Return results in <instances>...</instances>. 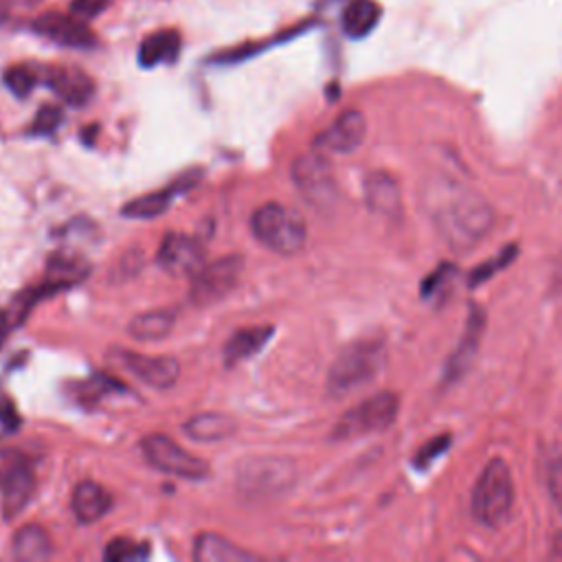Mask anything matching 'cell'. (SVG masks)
I'll list each match as a JSON object with an SVG mask.
<instances>
[{
  "label": "cell",
  "instance_id": "20",
  "mask_svg": "<svg viewBox=\"0 0 562 562\" xmlns=\"http://www.w3.org/2000/svg\"><path fill=\"white\" fill-rule=\"evenodd\" d=\"M88 274V263L77 257V255H68V252H57L55 257H50L48 268H46V277L42 283V290L46 294L70 288L75 283H81V279Z\"/></svg>",
  "mask_w": 562,
  "mask_h": 562
},
{
  "label": "cell",
  "instance_id": "5",
  "mask_svg": "<svg viewBox=\"0 0 562 562\" xmlns=\"http://www.w3.org/2000/svg\"><path fill=\"white\" fill-rule=\"evenodd\" d=\"M400 411V397L391 391H380L367 400H362L358 406L349 408L334 426L331 437L334 439H353L367 432H380L386 430Z\"/></svg>",
  "mask_w": 562,
  "mask_h": 562
},
{
  "label": "cell",
  "instance_id": "9",
  "mask_svg": "<svg viewBox=\"0 0 562 562\" xmlns=\"http://www.w3.org/2000/svg\"><path fill=\"white\" fill-rule=\"evenodd\" d=\"M244 259L239 255H226L211 263H204L191 281V301L195 305H209L224 299L239 281Z\"/></svg>",
  "mask_w": 562,
  "mask_h": 562
},
{
  "label": "cell",
  "instance_id": "1",
  "mask_svg": "<svg viewBox=\"0 0 562 562\" xmlns=\"http://www.w3.org/2000/svg\"><path fill=\"white\" fill-rule=\"evenodd\" d=\"M424 206L452 250H468L494 226L492 204L470 187L437 178L424 187Z\"/></svg>",
  "mask_w": 562,
  "mask_h": 562
},
{
  "label": "cell",
  "instance_id": "14",
  "mask_svg": "<svg viewBox=\"0 0 562 562\" xmlns=\"http://www.w3.org/2000/svg\"><path fill=\"white\" fill-rule=\"evenodd\" d=\"M483 329H485V312H483L479 305H470L465 331L461 334L459 345L454 347L452 356H450L448 362H446V369H443V384L457 382V380H461V378L470 371L472 362L476 360L479 347H481Z\"/></svg>",
  "mask_w": 562,
  "mask_h": 562
},
{
  "label": "cell",
  "instance_id": "17",
  "mask_svg": "<svg viewBox=\"0 0 562 562\" xmlns=\"http://www.w3.org/2000/svg\"><path fill=\"white\" fill-rule=\"evenodd\" d=\"M364 202L367 206L389 220L402 215V193L395 178L386 171H371L364 178Z\"/></svg>",
  "mask_w": 562,
  "mask_h": 562
},
{
  "label": "cell",
  "instance_id": "23",
  "mask_svg": "<svg viewBox=\"0 0 562 562\" xmlns=\"http://www.w3.org/2000/svg\"><path fill=\"white\" fill-rule=\"evenodd\" d=\"M270 336H272L270 325H252V327H246V329H237L224 347L226 362L231 364V362H239V360H246V358L255 356L268 342Z\"/></svg>",
  "mask_w": 562,
  "mask_h": 562
},
{
  "label": "cell",
  "instance_id": "6",
  "mask_svg": "<svg viewBox=\"0 0 562 562\" xmlns=\"http://www.w3.org/2000/svg\"><path fill=\"white\" fill-rule=\"evenodd\" d=\"M292 178L303 198L318 211H329L338 202V187L329 160L323 151L303 154L292 165Z\"/></svg>",
  "mask_w": 562,
  "mask_h": 562
},
{
  "label": "cell",
  "instance_id": "32",
  "mask_svg": "<svg viewBox=\"0 0 562 562\" xmlns=\"http://www.w3.org/2000/svg\"><path fill=\"white\" fill-rule=\"evenodd\" d=\"M450 448V435L432 437L426 446H422L415 454V468H428L435 459H439Z\"/></svg>",
  "mask_w": 562,
  "mask_h": 562
},
{
  "label": "cell",
  "instance_id": "34",
  "mask_svg": "<svg viewBox=\"0 0 562 562\" xmlns=\"http://www.w3.org/2000/svg\"><path fill=\"white\" fill-rule=\"evenodd\" d=\"M61 123V110L55 105H44L31 125V134H50Z\"/></svg>",
  "mask_w": 562,
  "mask_h": 562
},
{
  "label": "cell",
  "instance_id": "36",
  "mask_svg": "<svg viewBox=\"0 0 562 562\" xmlns=\"http://www.w3.org/2000/svg\"><path fill=\"white\" fill-rule=\"evenodd\" d=\"M551 558L562 560V531H558V536L553 538V544H551Z\"/></svg>",
  "mask_w": 562,
  "mask_h": 562
},
{
  "label": "cell",
  "instance_id": "7",
  "mask_svg": "<svg viewBox=\"0 0 562 562\" xmlns=\"http://www.w3.org/2000/svg\"><path fill=\"white\" fill-rule=\"evenodd\" d=\"M140 450L156 470L167 472L171 476L200 481L209 474V463L204 459L191 454L167 435H147L140 441Z\"/></svg>",
  "mask_w": 562,
  "mask_h": 562
},
{
  "label": "cell",
  "instance_id": "2",
  "mask_svg": "<svg viewBox=\"0 0 562 562\" xmlns=\"http://www.w3.org/2000/svg\"><path fill=\"white\" fill-rule=\"evenodd\" d=\"M512 505H514V479H512L509 465L503 459H492L474 483L472 514L481 525L496 529L509 518Z\"/></svg>",
  "mask_w": 562,
  "mask_h": 562
},
{
  "label": "cell",
  "instance_id": "12",
  "mask_svg": "<svg viewBox=\"0 0 562 562\" xmlns=\"http://www.w3.org/2000/svg\"><path fill=\"white\" fill-rule=\"evenodd\" d=\"M367 119L358 110H345L314 138V149L323 154H349L364 140Z\"/></svg>",
  "mask_w": 562,
  "mask_h": 562
},
{
  "label": "cell",
  "instance_id": "24",
  "mask_svg": "<svg viewBox=\"0 0 562 562\" xmlns=\"http://www.w3.org/2000/svg\"><path fill=\"white\" fill-rule=\"evenodd\" d=\"M53 542L40 525H26L13 536V555L22 562H40L50 558Z\"/></svg>",
  "mask_w": 562,
  "mask_h": 562
},
{
  "label": "cell",
  "instance_id": "28",
  "mask_svg": "<svg viewBox=\"0 0 562 562\" xmlns=\"http://www.w3.org/2000/svg\"><path fill=\"white\" fill-rule=\"evenodd\" d=\"M516 255H518L516 244H507L494 259H487V261H483L476 270H472V274H470V279H468V285H470V288L481 285V283L487 281L492 274H496L498 270L507 268V266L514 261Z\"/></svg>",
  "mask_w": 562,
  "mask_h": 562
},
{
  "label": "cell",
  "instance_id": "18",
  "mask_svg": "<svg viewBox=\"0 0 562 562\" xmlns=\"http://www.w3.org/2000/svg\"><path fill=\"white\" fill-rule=\"evenodd\" d=\"M70 505H72V514L77 516V520L97 522L110 512L112 496L103 485H99L94 481H81L72 492Z\"/></svg>",
  "mask_w": 562,
  "mask_h": 562
},
{
  "label": "cell",
  "instance_id": "30",
  "mask_svg": "<svg viewBox=\"0 0 562 562\" xmlns=\"http://www.w3.org/2000/svg\"><path fill=\"white\" fill-rule=\"evenodd\" d=\"M454 266L452 263H439L424 281H422V285H419V292H422V296L424 299H435L437 294H441V290L446 288V285H450V281H452V277H454Z\"/></svg>",
  "mask_w": 562,
  "mask_h": 562
},
{
  "label": "cell",
  "instance_id": "4",
  "mask_svg": "<svg viewBox=\"0 0 562 562\" xmlns=\"http://www.w3.org/2000/svg\"><path fill=\"white\" fill-rule=\"evenodd\" d=\"M384 345L380 340H356L331 362L327 386L331 395H347L371 382L384 367Z\"/></svg>",
  "mask_w": 562,
  "mask_h": 562
},
{
  "label": "cell",
  "instance_id": "21",
  "mask_svg": "<svg viewBox=\"0 0 562 562\" xmlns=\"http://www.w3.org/2000/svg\"><path fill=\"white\" fill-rule=\"evenodd\" d=\"M237 430V422L226 415V413H217V411H206V413H198L193 415L189 422H184V432L195 439V441H224L228 439L233 432Z\"/></svg>",
  "mask_w": 562,
  "mask_h": 562
},
{
  "label": "cell",
  "instance_id": "8",
  "mask_svg": "<svg viewBox=\"0 0 562 562\" xmlns=\"http://www.w3.org/2000/svg\"><path fill=\"white\" fill-rule=\"evenodd\" d=\"M35 492V474L31 461L13 448L0 450V496L7 518H13L31 501Z\"/></svg>",
  "mask_w": 562,
  "mask_h": 562
},
{
  "label": "cell",
  "instance_id": "27",
  "mask_svg": "<svg viewBox=\"0 0 562 562\" xmlns=\"http://www.w3.org/2000/svg\"><path fill=\"white\" fill-rule=\"evenodd\" d=\"M182 189H187V182H178V184H171L169 189H160V191H154V193H147V195H140L132 202H127L123 206V215L125 217H134V220H147V217H156L160 215L173 200L176 193H180Z\"/></svg>",
  "mask_w": 562,
  "mask_h": 562
},
{
  "label": "cell",
  "instance_id": "19",
  "mask_svg": "<svg viewBox=\"0 0 562 562\" xmlns=\"http://www.w3.org/2000/svg\"><path fill=\"white\" fill-rule=\"evenodd\" d=\"M193 558L198 562H250L257 555L233 544L228 538L220 533L204 531L193 542Z\"/></svg>",
  "mask_w": 562,
  "mask_h": 562
},
{
  "label": "cell",
  "instance_id": "26",
  "mask_svg": "<svg viewBox=\"0 0 562 562\" xmlns=\"http://www.w3.org/2000/svg\"><path fill=\"white\" fill-rule=\"evenodd\" d=\"M173 323H176L173 312L151 310V312H143V314L134 316L127 325V331L136 340H160V338L169 336V331L173 329Z\"/></svg>",
  "mask_w": 562,
  "mask_h": 562
},
{
  "label": "cell",
  "instance_id": "13",
  "mask_svg": "<svg viewBox=\"0 0 562 562\" xmlns=\"http://www.w3.org/2000/svg\"><path fill=\"white\" fill-rule=\"evenodd\" d=\"M33 31L61 46H70V48L94 46V33L75 13H55V11L42 13L33 22Z\"/></svg>",
  "mask_w": 562,
  "mask_h": 562
},
{
  "label": "cell",
  "instance_id": "22",
  "mask_svg": "<svg viewBox=\"0 0 562 562\" xmlns=\"http://www.w3.org/2000/svg\"><path fill=\"white\" fill-rule=\"evenodd\" d=\"M382 9L375 0H351L342 11V31L353 37H367L380 22Z\"/></svg>",
  "mask_w": 562,
  "mask_h": 562
},
{
  "label": "cell",
  "instance_id": "29",
  "mask_svg": "<svg viewBox=\"0 0 562 562\" xmlns=\"http://www.w3.org/2000/svg\"><path fill=\"white\" fill-rule=\"evenodd\" d=\"M4 83L7 88L15 94V97H26L35 83H37V75L33 72V68L24 66V64H18V66H11L7 72H4Z\"/></svg>",
  "mask_w": 562,
  "mask_h": 562
},
{
  "label": "cell",
  "instance_id": "25",
  "mask_svg": "<svg viewBox=\"0 0 562 562\" xmlns=\"http://www.w3.org/2000/svg\"><path fill=\"white\" fill-rule=\"evenodd\" d=\"M178 50H180V35H178V31H171V29L156 31L149 37L143 40V44L138 48V61H140V66L151 68L156 64L176 59Z\"/></svg>",
  "mask_w": 562,
  "mask_h": 562
},
{
  "label": "cell",
  "instance_id": "10",
  "mask_svg": "<svg viewBox=\"0 0 562 562\" xmlns=\"http://www.w3.org/2000/svg\"><path fill=\"white\" fill-rule=\"evenodd\" d=\"M292 479V463L283 459H252L239 468V490L250 496L281 492Z\"/></svg>",
  "mask_w": 562,
  "mask_h": 562
},
{
  "label": "cell",
  "instance_id": "33",
  "mask_svg": "<svg viewBox=\"0 0 562 562\" xmlns=\"http://www.w3.org/2000/svg\"><path fill=\"white\" fill-rule=\"evenodd\" d=\"M547 490L555 509L562 514V454L547 463Z\"/></svg>",
  "mask_w": 562,
  "mask_h": 562
},
{
  "label": "cell",
  "instance_id": "3",
  "mask_svg": "<svg viewBox=\"0 0 562 562\" xmlns=\"http://www.w3.org/2000/svg\"><path fill=\"white\" fill-rule=\"evenodd\" d=\"M250 228L266 248L279 255L299 252L307 239L303 215L279 202L261 204L250 217Z\"/></svg>",
  "mask_w": 562,
  "mask_h": 562
},
{
  "label": "cell",
  "instance_id": "35",
  "mask_svg": "<svg viewBox=\"0 0 562 562\" xmlns=\"http://www.w3.org/2000/svg\"><path fill=\"white\" fill-rule=\"evenodd\" d=\"M112 0H72L70 2V13H75L81 20H90L101 15Z\"/></svg>",
  "mask_w": 562,
  "mask_h": 562
},
{
  "label": "cell",
  "instance_id": "16",
  "mask_svg": "<svg viewBox=\"0 0 562 562\" xmlns=\"http://www.w3.org/2000/svg\"><path fill=\"white\" fill-rule=\"evenodd\" d=\"M48 88L68 105H86L94 97V81L75 66H48L44 72Z\"/></svg>",
  "mask_w": 562,
  "mask_h": 562
},
{
  "label": "cell",
  "instance_id": "37",
  "mask_svg": "<svg viewBox=\"0 0 562 562\" xmlns=\"http://www.w3.org/2000/svg\"><path fill=\"white\" fill-rule=\"evenodd\" d=\"M555 281H562V266H558V274H555Z\"/></svg>",
  "mask_w": 562,
  "mask_h": 562
},
{
  "label": "cell",
  "instance_id": "15",
  "mask_svg": "<svg viewBox=\"0 0 562 562\" xmlns=\"http://www.w3.org/2000/svg\"><path fill=\"white\" fill-rule=\"evenodd\" d=\"M121 362L130 373H134L140 382L154 389H169L180 378V362L171 356H145L123 351Z\"/></svg>",
  "mask_w": 562,
  "mask_h": 562
},
{
  "label": "cell",
  "instance_id": "31",
  "mask_svg": "<svg viewBox=\"0 0 562 562\" xmlns=\"http://www.w3.org/2000/svg\"><path fill=\"white\" fill-rule=\"evenodd\" d=\"M145 555H147V547L136 544L127 538L110 540V544L105 547V553H103V558L110 562H123V560H134V558H145Z\"/></svg>",
  "mask_w": 562,
  "mask_h": 562
},
{
  "label": "cell",
  "instance_id": "11",
  "mask_svg": "<svg viewBox=\"0 0 562 562\" xmlns=\"http://www.w3.org/2000/svg\"><path fill=\"white\" fill-rule=\"evenodd\" d=\"M158 266L176 277H193L204 266V246L198 237L169 233L158 248Z\"/></svg>",
  "mask_w": 562,
  "mask_h": 562
}]
</instances>
